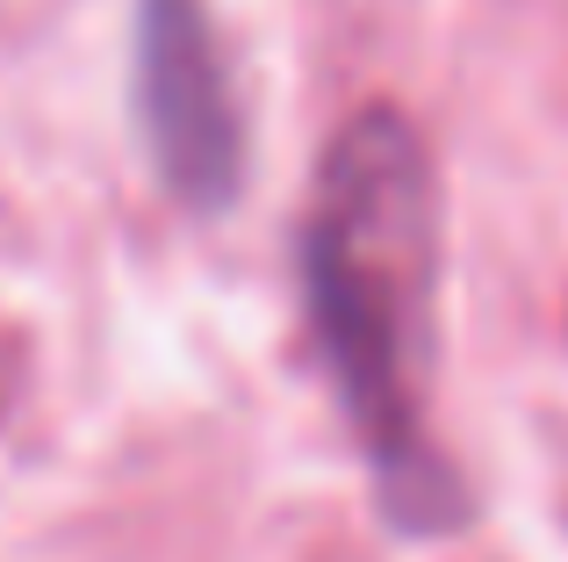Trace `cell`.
Here are the masks:
<instances>
[{"instance_id":"obj_2","label":"cell","mask_w":568,"mask_h":562,"mask_svg":"<svg viewBox=\"0 0 568 562\" xmlns=\"http://www.w3.org/2000/svg\"><path fill=\"white\" fill-rule=\"evenodd\" d=\"M130 94L138 130L166 195L194 217H223L245 188V109H237L231 51L202 0H138L130 29Z\"/></svg>"},{"instance_id":"obj_3","label":"cell","mask_w":568,"mask_h":562,"mask_svg":"<svg viewBox=\"0 0 568 562\" xmlns=\"http://www.w3.org/2000/svg\"><path fill=\"white\" fill-rule=\"evenodd\" d=\"M14 411V347H8V332H0V419Z\"/></svg>"},{"instance_id":"obj_1","label":"cell","mask_w":568,"mask_h":562,"mask_svg":"<svg viewBox=\"0 0 568 562\" xmlns=\"http://www.w3.org/2000/svg\"><path fill=\"white\" fill-rule=\"evenodd\" d=\"M303 310L338 404L403 534L468 520V491L432 440L439 361V173L403 109H361L317 159L303 217Z\"/></svg>"}]
</instances>
